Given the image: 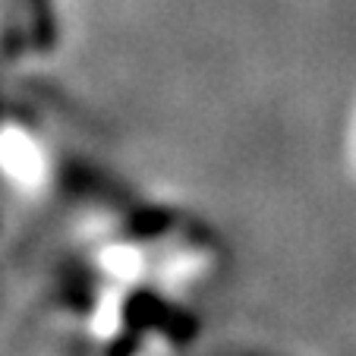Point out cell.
<instances>
[{"mask_svg": "<svg viewBox=\"0 0 356 356\" xmlns=\"http://www.w3.org/2000/svg\"><path fill=\"white\" fill-rule=\"evenodd\" d=\"M0 174L19 189H38L47 180V152L26 127L0 129Z\"/></svg>", "mask_w": 356, "mask_h": 356, "instance_id": "cell-1", "label": "cell"}]
</instances>
